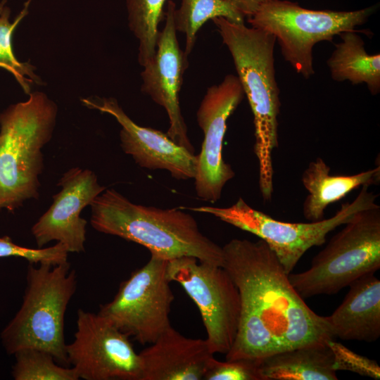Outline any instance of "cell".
Masks as SVG:
<instances>
[{
	"label": "cell",
	"mask_w": 380,
	"mask_h": 380,
	"mask_svg": "<svg viewBox=\"0 0 380 380\" xmlns=\"http://www.w3.org/2000/svg\"><path fill=\"white\" fill-rule=\"evenodd\" d=\"M222 248V266L238 288L241 299L239 329L226 360H260L335 338L327 317L307 305L263 240L234 239Z\"/></svg>",
	"instance_id": "6da1fadb"
},
{
	"label": "cell",
	"mask_w": 380,
	"mask_h": 380,
	"mask_svg": "<svg viewBox=\"0 0 380 380\" xmlns=\"http://www.w3.org/2000/svg\"><path fill=\"white\" fill-rule=\"evenodd\" d=\"M90 207V223L97 232L139 243L166 260L191 256L222 265V247L205 236L194 217L181 208L135 204L113 189H105Z\"/></svg>",
	"instance_id": "7a4b0ae2"
},
{
	"label": "cell",
	"mask_w": 380,
	"mask_h": 380,
	"mask_svg": "<svg viewBox=\"0 0 380 380\" xmlns=\"http://www.w3.org/2000/svg\"><path fill=\"white\" fill-rule=\"evenodd\" d=\"M212 20L232 56L253 115L259 188L263 200L270 202L273 193L272 152L278 146L281 106L274 68L276 38L262 30L224 18Z\"/></svg>",
	"instance_id": "3957f363"
},
{
	"label": "cell",
	"mask_w": 380,
	"mask_h": 380,
	"mask_svg": "<svg viewBox=\"0 0 380 380\" xmlns=\"http://www.w3.org/2000/svg\"><path fill=\"white\" fill-rule=\"evenodd\" d=\"M0 114V210L13 211L39 196L42 148L51 140L58 106L42 91Z\"/></svg>",
	"instance_id": "277c9868"
},
{
	"label": "cell",
	"mask_w": 380,
	"mask_h": 380,
	"mask_svg": "<svg viewBox=\"0 0 380 380\" xmlns=\"http://www.w3.org/2000/svg\"><path fill=\"white\" fill-rule=\"evenodd\" d=\"M22 305L1 331L8 355L37 348L68 365L64 336L65 314L77 289V276L68 262L57 265L29 264Z\"/></svg>",
	"instance_id": "5b68a950"
},
{
	"label": "cell",
	"mask_w": 380,
	"mask_h": 380,
	"mask_svg": "<svg viewBox=\"0 0 380 380\" xmlns=\"http://www.w3.org/2000/svg\"><path fill=\"white\" fill-rule=\"evenodd\" d=\"M344 225L314 257L308 270L289 274L303 299L336 294L362 276L379 270L380 206L359 211Z\"/></svg>",
	"instance_id": "8992f818"
},
{
	"label": "cell",
	"mask_w": 380,
	"mask_h": 380,
	"mask_svg": "<svg viewBox=\"0 0 380 380\" xmlns=\"http://www.w3.org/2000/svg\"><path fill=\"white\" fill-rule=\"evenodd\" d=\"M376 6L352 11L310 10L286 0H266L250 18L251 27L272 34L281 54L305 78L314 73L312 49L322 41L331 42L335 35L357 31Z\"/></svg>",
	"instance_id": "52a82bcc"
},
{
	"label": "cell",
	"mask_w": 380,
	"mask_h": 380,
	"mask_svg": "<svg viewBox=\"0 0 380 380\" xmlns=\"http://www.w3.org/2000/svg\"><path fill=\"white\" fill-rule=\"evenodd\" d=\"M369 187L361 186L356 198L352 202L342 203L331 217L308 223L279 221L252 208L242 198L229 207L199 206L187 209L212 215L257 236L269 246L284 271L290 274L308 249L324 244L329 232L346 224L359 211L376 204L378 196L369 191Z\"/></svg>",
	"instance_id": "ba28073f"
},
{
	"label": "cell",
	"mask_w": 380,
	"mask_h": 380,
	"mask_svg": "<svg viewBox=\"0 0 380 380\" xmlns=\"http://www.w3.org/2000/svg\"><path fill=\"white\" fill-rule=\"evenodd\" d=\"M166 277L179 283L197 305L211 351L227 354L236 339L241 315L239 292L227 271L183 256L167 261Z\"/></svg>",
	"instance_id": "9c48e42d"
},
{
	"label": "cell",
	"mask_w": 380,
	"mask_h": 380,
	"mask_svg": "<svg viewBox=\"0 0 380 380\" xmlns=\"http://www.w3.org/2000/svg\"><path fill=\"white\" fill-rule=\"evenodd\" d=\"M166 260L151 255L148 262L123 281L99 314L140 344H151L171 326L174 293L166 277Z\"/></svg>",
	"instance_id": "30bf717a"
},
{
	"label": "cell",
	"mask_w": 380,
	"mask_h": 380,
	"mask_svg": "<svg viewBox=\"0 0 380 380\" xmlns=\"http://www.w3.org/2000/svg\"><path fill=\"white\" fill-rule=\"evenodd\" d=\"M74 340L66 344L68 364L79 379L140 380L141 363L129 341L105 317L80 309Z\"/></svg>",
	"instance_id": "8fae6325"
},
{
	"label": "cell",
	"mask_w": 380,
	"mask_h": 380,
	"mask_svg": "<svg viewBox=\"0 0 380 380\" xmlns=\"http://www.w3.org/2000/svg\"><path fill=\"white\" fill-rule=\"evenodd\" d=\"M240 81L234 75H227L216 85L210 87L196 113V118L204 134L201 149L197 156L194 177L197 196L215 202L221 197L226 183L235 172L222 158V146L227 120L244 97Z\"/></svg>",
	"instance_id": "7c38bea8"
},
{
	"label": "cell",
	"mask_w": 380,
	"mask_h": 380,
	"mask_svg": "<svg viewBox=\"0 0 380 380\" xmlns=\"http://www.w3.org/2000/svg\"><path fill=\"white\" fill-rule=\"evenodd\" d=\"M175 9V3L169 0L165 13V24L163 30L159 32L156 52L143 66L141 72V89L154 102L165 108L170 122L167 132L170 138L194 153L179 105V92L188 62L177 39Z\"/></svg>",
	"instance_id": "4fadbf2b"
},
{
	"label": "cell",
	"mask_w": 380,
	"mask_h": 380,
	"mask_svg": "<svg viewBox=\"0 0 380 380\" xmlns=\"http://www.w3.org/2000/svg\"><path fill=\"white\" fill-rule=\"evenodd\" d=\"M58 185L61 191L53 196L49 208L34 224L32 234L38 248L56 241L69 253L83 252L87 222L81 213L106 187L99 183L93 171L80 167L65 172Z\"/></svg>",
	"instance_id": "5bb4252c"
},
{
	"label": "cell",
	"mask_w": 380,
	"mask_h": 380,
	"mask_svg": "<svg viewBox=\"0 0 380 380\" xmlns=\"http://www.w3.org/2000/svg\"><path fill=\"white\" fill-rule=\"evenodd\" d=\"M81 101L85 106L116 119L121 126V148L141 167L165 170L176 179L194 178L197 156L176 144L167 133L137 125L113 98H87Z\"/></svg>",
	"instance_id": "9a60e30c"
},
{
	"label": "cell",
	"mask_w": 380,
	"mask_h": 380,
	"mask_svg": "<svg viewBox=\"0 0 380 380\" xmlns=\"http://www.w3.org/2000/svg\"><path fill=\"white\" fill-rule=\"evenodd\" d=\"M139 356L140 380H201L214 353L206 339L186 337L170 326Z\"/></svg>",
	"instance_id": "2e32d148"
},
{
	"label": "cell",
	"mask_w": 380,
	"mask_h": 380,
	"mask_svg": "<svg viewBox=\"0 0 380 380\" xmlns=\"http://www.w3.org/2000/svg\"><path fill=\"white\" fill-rule=\"evenodd\" d=\"M342 303L327 319L335 337L376 341L380 336V280L370 273L349 285Z\"/></svg>",
	"instance_id": "e0dca14e"
},
{
	"label": "cell",
	"mask_w": 380,
	"mask_h": 380,
	"mask_svg": "<svg viewBox=\"0 0 380 380\" xmlns=\"http://www.w3.org/2000/svg\"><path fill=\"white\" fill-rule=\"evenodd\" d=\"M330 167L320 158L310 162L302 175V182L308 192L303 214L310 222L322 220L327 207L343 198L360 186L377 184L380 167L351 175H331Z\"/></svg>",
	"instance_id": "ac0fdd59"
},
{
	"label": "cell",
	"mask_w": 380,
	"mask_h": 380,
	"mask_svg": "<svg viewBox=\"0 0 380 380\" xmlns=\"http://www.w3.org/2000/svg\"><path fill=\"white\" fill-rule=\"evenodd\" d=\"M334 354L326 342L280 351L260 359L262 380H336Z\"/></svg>",
	"instance_id": "d6986e66"
},
{
	"label": "cell",
	"mask_w": 380,
	"mask_h": 380,
	"mask_svg": "<svg viewBox=\"0 0 380 380\" xmlns=\"http://www.w3.org/2000/svg\"><path fill=\"white\" fill-rule=\"evenodd\" d=\"M357 31L339 34L341 42L327 61L331 78L336 82L348 80L353 84L365 83L370 93L380 91V55L369 54L362 38Z\"/></svg>",
	"instance_id": "ffe728a7"
},
{
	"label": "cell",
	"mask_w": 380,
	"mask_h": 380,
	"mask_svg": "<svg viewBox=\"0 0 380 380\" xmlns=\"http://www.w3.org/2000/svg\"><path fill=\"white\" fill-rule=\"evenodd\" d=\"M224 18L236 23H244L245 16L228 0H182L175 11L177 31L185 36L184 54L189 56L203 25L215 18Z\"/></svg>",
	"instance_id": "44dd1931"
},
{
	"label": "cell",
	"mask_w": 380,
	"mask_h": 380,
	"mask_svg": "<svg viewBox=\"0 0 380 380\" xmlns=\"http://www.w3.org/2000/svg\"><path fill=\"white\" fill-rule=\"evenodd\" d=\"M165 1L126 0L128 25L139 42L138 62L142 67L156 52Z\"/></svg>",
	"instance_id": "7402d4cb"
},
{
	"label": "cell",
	"mask_w": 380,
	"mask_h": 380,
	"mask_svg": "<svg viewBox=\"0 0 380 380\" xmlns=\"http://www.w3.org/2000/svg\"><path fill=\"white\" fill-rule=\"evenodd\" d=\"M12 376L15 380H78L72 367L58 365L49 353L26 348L14 354Z\"/></svg>",
	"instance_id": "603a6c76"
},
{
	"label": "cell",
	"mask_w": 380,
	"mask_h": 380,
	"mask_svg": "<svg viewBox=\"0 0 380 380\" xmlns=\"http://www.w3.org/2000/svg\"><path fill=\"white\" fill-rule=\"evenodd\" d=\"M27 13V7L18 15L13 23L10 21L11 10L7 6H0V68L11 72L24 92L29 94L33 84H43L41 78L34 72V66L28 62H21L13 51L11 39L13 33Z\"/></svg>",
	"instance_id": "cb8c5ba5"
},
{
	"label": "cell",
	"mask_w": 380,
	"mask_h": 380,
	"mask_svg": "<svg viewBox=\"0 0 380 380\" xmlns=\"http://www.w3.org/2000/svg\"><path fill=\"white\" fill-rule=\"evenodd\" d=\"M66 247L60 242L48 248H32L15 244L8 236H0V258L16 257L28 261L29 264L57 265L68 262Z\"/></svg>",
	"instance_id": "d4e9b609"
},
{
	"label": "cell",
	"mask_w": 380,
	"mask_h": 380,
	"mask_svg": "<svg viewBox=\"0 0 380 380\" xmlns=\"http://www.w3.org/2000/svg\"><path fill=\"white\" fill-rule=\"evenodd\" d=\"M260 360L241 358L219 361L213 357L204 375L205 380H262Z\"/></svg>",
	"instance_id": "484cf974"
},
{
	"label": "cell",
	"mask_w": 380,
	"mask_h": 380,
	"mask_svg": "<svg viewBox=\"0 0 380 380\" xmlns=\"http://www.w3.org/2000/svg\"><path fill=\"white\" fill-rule=\"evenodd\" d=\"M334 354V368L357 373L361 376L380 379V367L376 361L359 355L334 339L327 341Z\"/></svg>",
	"instance_id": "4316f807"
},
{
	"label": "cell",
	"mask_w": 380,
	"mask_h": 380,
	"mask_svg": "<svg viewBox=\"0 0 380 380\" xmlns=\"http://www.w3.org/2000/svg\"><path fill=\"white\" fill-rule=\"evenodd\" d=\"M244 15L251 17L266 0H228Z\"/></svg>",
	"instance_id": "83f0119b"
}]
</instances>
